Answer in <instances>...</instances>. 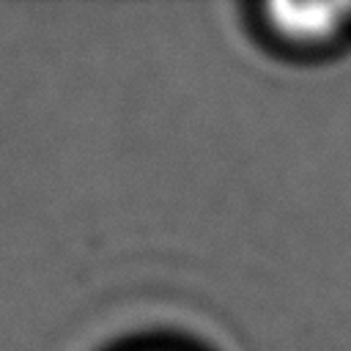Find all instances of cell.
<instances>
[{
  "instance_id": "1",
  "label": "cell",
  "mask_w": 351,
  "mask_h": 351,
  "mask_svg": "<svg viewBox=\"0 0 351 351\" xmlns=\"http://www.w3.org/2000/svg\"><path fill=\"white\" fill-rule=\"evenodd\" d=\"M346 8L340 5H269V16L274 27H280L285 36L293 38H318L335 30L340 14Z\"/></svg>"
}]
</instances>
